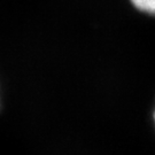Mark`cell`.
I'll return each mask as SVG.
<instances>
[{"label":"cell","instance_id":"6da1fadb","mask_svg":"<svg viewBox=\"0 0 155 155\" xmlns=\"http://www.w3.org/2000/svg\"><path fill=\"white\" fill-rule=\"evenodd\" d=\"M134 8L148 15L155 16V0H130Z\"/></svg>","mask_w":155,"mask_h":155},{"label":"cell","instance_id":"7a4b0ae2","mask_svg":"<svg viewBox=\"0 0 155 155\" xmlns=\"http://www.w3.org/2000/svg\"><path fill=\"white\" fill-rule=\"evenodd\" d=\"M154 121H155V111H154Z\"/></svg>","mask_w":155,"mask_h":155}]
</instances>
